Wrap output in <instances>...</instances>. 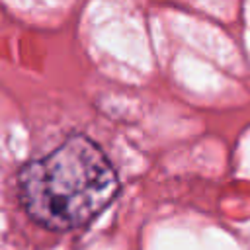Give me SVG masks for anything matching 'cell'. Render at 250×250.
Wrapping results in <instances>:
<instances>
[{
    "label": "cell",
    "mask_w": 250,
    "mask_h": 250,
    "mask_svg": "<svg viewBox=\"0 0 250 250\" xmlns=\"http://www.w3.org/2000/svg\"><path fill=\"white\" fill-rule=\"evenodd\" d=\"M117 174L104 150L84 135L68 137L20 172V199L27 215L49 230L90 223L117 195Z\"/></svg>",
    "instance_id": "cell-1"
}]
</instances>
